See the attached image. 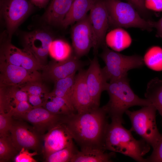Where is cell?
<instances>
[{
	"label": "cell",
	"mask_w": 162,
	"mask_h": 162,
	"mask_svg": "<svg viewBox=\"0 0 162 162\" xmlns=\"http://www.w3.org/2000/svg\"><path fill=\"white\" fill-rule=\"evenodd\" d=\"M28 95V101L33 108L43 107L44 97L42 98V97H44L45 95L44 96Z\"/></svg>",
	"instance_id": "obj_37"
},
{
	"label": "cell",
	"mask_w": 162,
	"mask_h": 162,
	"mask_svg": "<svg viewBox=\"0 0 162 162\" xmlns=\"http://www.w3.org/2000/svg\"><path fill=\"white\" fill-rule=\"evenodd\" d=\"M70 51L69 45L64 41L59 39L53 40L50 44L49 53L56 60L61 61L70 56Z\"/></svg>",
	"instance_id": "obj_26"
},
{
	"label": "cell",
	"mask_w": 162,
	"mask_h": 162,
	"mask_svg": "<svg viewBox=\"0 0 162 162\" xmlns=\"http://www.w3.org/2000/svg\"><path fill=\"white\" fill-rule=\"evenodd\" d=\"M111 120L104 136V149L120 153L138 162H146L143 157L149 151L150 145L143 139H135L132 131L126 129L122 122L114 118Z\"/></svg>",
	"instance_id": "obj_2"
},
{
	"label": "cell",
	"mask_w": 162,
	"mask_h": 162,
	"mask_svg": "<svg viewBox=\"0 0 162 162\" xmlns=\"http://www.w3.org/2000/svg\"><path fill=\"white\" fill-rule=\"evenodd\" d=\"M100 57L105 64L102 68L107 81L116 80L128 75L131 69L142 67L144 65L143 57L136 55L126 56L103 46Z\"/></svg>",
	"instance_id": "obj_5"
},
{
	"label": "cell",
	"mask_w": 162,
	"mask_h": 162,
	"mask_svg": "<svg viewBox=\"0 0 162 162\" xmlns=\"http://www.w3.org/2000/svg\"><path fill=\"white\" fill-rule=\"evenodd\" d=\"M34 5L40 8H45L50 0H29Z\"/></svg>",
	"instance_id": "obj_38"
},
{
	"label": "cell",
	"mask_w": 162,
	"mask_h": 162,
	"mask_svg": "<svg viewBox=\"0 0 162 162\" xmlns=\"http://www.w3.org/2000/svg\"><path fill=\"white\" fill-rule=\"evenodd\" d=\"M157 110L152 104L139 110L125 112L131 124L130 130L141 137L154 148L160 137L156 122Z\"/></svg>",
	"instance_id": "obj_6"
},
{
	"label": "cell",
	"mask_w": 162,
	"mask_h": 162,
	"mask_svg": "<svg viewBox=\"0 0 162 162\" xmlns=\"http://www.w3.org/2000/svg\"><path fill=\"white\" fill-rule=\"evenodd\" d=\"M143 59L144 64L154 71H162V48L158 46L151 47L146 51Z\"/></svg>",
	"instance_id": "obj_25"
},
{
	"label": "cell",
	"mask_w": 162,
	"mask_h": 162,
	"mask_svg": "<svg viewBox=\"0 0 162 162\" xmlns=\"http://www.w3.org/2000/svg\"><path fill=\"white\" fill-rule=\"evenodd\" d=\"M73 138L62 122L48 131L44 135L42 153L44 158L50 154L74 143Z\"/></svg>",
	"instance_id": "obj_17"
},
{
	"label": "cell",
	"mask_w": 162,
	"mask_h": 162,
	"mask_svg": "<svg viewBox=\"0 0 162 162\" xmlns=\"http://www.w3.org/2000/svg\"><path fill=\"white\" fill-rule=\"evenodd\" d=\"M28 101L19 102L15 107L12 108L13 117L16 118L19 117L27 113L33 108Z\"/></svg>",
	"instance_id": "obj_31"
},
{
	"label": "cell",
	"mask_w": 162,
	"mask_h": 162,
	"mask_svg": "<svg viewBox=\"0 0 162 162\" xmlns=\"http://www.w3.org/2000/svg\"><path fill=\"white\" fill-rule=\"evenodd\" d=\"M77 149L74 143L70 146L55 152L44 158L47 162H70Z\"/></svg>",
	"instance_id": "obj_28"
},
{
	"label": "cell",
	"mask_w": 162,
	"mask_h": 162,
	"mask_svg": "<svg viewBox=\"0 0 162 162\" xmlns=\"http://www.w3.org/2000/svg\"><path fill=\"white\" fill-rule=\"evenodd\" d=\"M28 150L22 148L15 157L14 161L16 162H36L37 160L33 157L38 154L36 152L34 151L30 153Z\"/></svg>",
	"instance_id": "obj_34"
},
{
	"label": "cell",
	"mask_w": 162,
	"mask_h": 162,
	"mask_svg": "<svg viewBox=\"0 0 162 162\" xmlns=\"http://www.w3.org/2000/svg\"><path fill=\"white\" fill-rule=\"evenodd\" d=\"M75 74L76 73L73 74L56 81L53 90L50 92L52 95L63 98L74 108L71 99Z\"/></svg>",
	"instance_id": "obj_23"
},
{
	"label": "cell",
	"mask_w": 162,
	"mask_h": 162,
	"mask_svg": "<svg viewBox=\"0 0 162 162\" xmlns=\"http://www.w3.org/2000/svg\"><path fill=\"white\" fill-rule=\"evenodd\" d=\"M0 58L10 64L32 71L42 70L44 65L25 47L19 48L11 43L6 35L2 40Z\"/></svg>",
	"instance_id": "obj_9"
},
{
	"label": "cell",
	"mask_w": 162,
	"mask_h": 162,
	"mask_svg": "<svg viewBox=\"0 0 162 162\" xmlns=\"http://www.w3.org/2000/svg\"><path fill=\"white\" fill-rule=\"evenodd\" d=\"M74 0H51L43 19L51 25H61Z\"/></svg>",
	"instance_id": "obj_20"
},
{
	"label": "cell",
	"mask_w": 162,
	"mask_h": 162,
	"mask_svg": "<svg viewBox=\"0 0 162 162\" xmlns=\"http://www.w3.org/2000/svg\"><path fill=\"white\" fill-rule=\"evenodd\" d=\"M145 96L162 116V80L156 77L150 80L147 84Z\"/></svg>",
	"instance_id": "obj_24"
},
{
	"label": "cell",
	"mask_w": 162,
	"mask_h": 162,
	"mask_svg": "<svg viewBox=\"0 0 162 162\" xmlns=\"http://www.w3.org/2000/svg\"><path fill=\"white\" fill-rule=\"evenodd\" d=\"M41 81H37L29 82L20 88L22 91L26 92L28 95L44 96L49 92Z\"/></svg>",
	"instance_id": "obj_29"
},
{
	"label": "cell",
	"mask_w": 162,
	"mask_h": 162,
	"mask_svg": "<svg viewBox=\"0 0 162 162\" xmlns=\"http://www.w3.org/2000/svg\"><path fill=\"white\" fill-rule=\"evenodd\" d=\"M128 75L108 82L106 89L109 95L108 103L103 106L109 117L124 123V113L134 106H144L152 104L147 99L139 97L134 92Z\"/></svg>",
	"instance_id": "obj_3"
},
{
	"label": "cell",
	"mask_w": 162,
	"mask_h": 162,
	"mask_svg": "<svg viewBox=\"0 0 162 162\" xmlns=\"http://www.w3.org/2000/svg\"><path fill=\"white\" fill-rule=\"evenodd\" d=\"M105 42L112 50L119 52L129 47L131 44L132 39L126 31L121 28L118 27L106 35Z\"/></svg>",
	"instance_id": "obj_22"
},
{
	"label": "cell",
	"mask_w": 162,
	"mask_h": 162,
	"mask_svg": "<svg viewBox=\"0 0 162 162\" xmlns=\"http://www.w3.org/2000/svg\"><path fill=\"white\" fill-rule=\"evenodd\" d=\"M88 15L94 37L93 48L94 55H97L98 48L106 45L105 38L109 26L108 12L104 0H96Z\"/></svg>",
	"instance_id": "obj_11"
},
{
	"label": "cell",
	"mask_w": 162,
	"mask_h": 162,
	"mask_svg": "<svg viewBox=\"0 0 162 162\" xmlns=\"http://www.w3.org/2000/svg\"><path fill=\"white\" fill-rule=\"evenodd\" d=\"M104 148L100 147H87L80 148L77 150L70 162H110L115 157V152H105Z\"/></svg>",
	"instance_id": "obj_19"
},
{
	"label": "cell",
	"mask_w": 162,
	"mask_h": 162,
	"mask_svg": "<svg viewBox=\"0 0 162 162\" xmlns=\"http://www.w3.org/2000/svg\"><path fill=\"white\" fill-rule=\"evenodd\" d=\"M107 8L109 26L114 28H138L150 31L153 22L143 18L128 2L119 0H104Z\"/></svg>",
	"instance_id": "obj_4"
},
{
	"label": "cell",
	"mask_w": 162,
	"mask_h": 162,
	"mask_svg": "<svg viewBox=\"0 0 162 162\" xmlns=\"http://www.w3.org/2000/svg\"><path fill=\"white\" fill-rule=\"evenodd\" d=\"M71 37L75 56L79 58L93 47L94 37L88 15L76 22L72 28Z\"/></svg>",
	"instance_id": "obj_12"
},
{
	"label": "cell",
	"mask_w": 162,
	"mask_h": 162,
	"mask_svg": "<svg viewBox=\"0 0 162 162\" xmlns=\"http://www.w3.org/2000/svg\"><path fill=\"white\" fill-rule=\"evenodd\" d=\"M42 80L39 71L28 70L0 58V86H11L21 88L29 82Z\"/></svg>",
	"instance_id": "obj_10"
},
{
	"label": "cell",
	"mask_w": 162,
	"mask_h": 162,
	"mask_svg": "<svg viewBox=\"0 0 162 162\" xmlns=\"http://www.w3.org/2000/svg\"><path fill=\"white\" fill-rule=\"evenodd\" d=\"M19 152L13 145L9 135L0 138V162H6L14 159Z\"/></svg>",
	"instance_id": "obj_27"
},
{
	"label": "cell",
	"mask_w": 162,
	"mask_h": 162,
	"mask_svg": "<svg viewBox=\"0 0 162 162\" xmlns=\"http://www.w3.org/2000/svg\"><path fill=\"white\" fill-rule=\"evenodd\" d=\"M108 117L103 106L82 113L65 115L62 122L80 148L90 147L104 149Z\"/></svg>",
	"instance_id": "obj_1"
},
{
	"label": "cell",
	"mask_w": 162,
	"mask_h": 162,
	"mask_svg": "<svg viewBox=\"0 0 162 162\" xmlns=\"http://www.w3.org/2000/svg\"><path fill=\"white\" fill-rule=\"evenodd\" d=\"M33 5L28 0H0V13L6 27V34L11 40L20 23L32 10Z\"/></svg>",
	"instance_id": "obj_8"
},
{
	"label": "cell",
	"mask_w": 162,
	"mask_h": 162,
	"mask_svg": "<svg viewBox=\"0 0 162 162\" xmlns=\"http://www.w3.org/2000/svg\"><path fill=\"white\" fill-rule=\"evenodd\" d=\"M144 4L147 9L158 12L162 11V0H145Z\"/></svg>",
	"instance_id": "obj_36"
},
{
	"label": "cell",
	"mask_w": 162,
	"mask_h": 162,
	"mask_svg": "<svg viewBox=\"0 0 162 162\" xmlns=\"http://www.w3.org/2000/svg\"><path fill=\"white\" fill-rule=\"evenodd\" d=\"M146 160V162H162V134L151 154Z\"/></svg>",
	"instance_id": "obj_32"
},
{
	"label": "cell",
	"mask_w": 162,
	"mask_h": 162,
	"mask_svg": "<svg viewBox=\"0 0 162 162\" xmlns=\"http://www.w3.org/2000/svg\"><path fill=\"white\" fill-rule=\"evenodd\" d=\"M83 64L75 56H70L63 60H54L44 66L41 74L42 79L55 82L67 77L82 69Z\"/></svg>",
	"instance_id": "obj_13"
},
{
	"label": "cell",
	"mask_w": 162,
	"mask_h": 162,
	"mask_svg": "<svg viewBox=\"0 0 162 162\" xmlns=\"http://www.w3.org/2000/svg\"><path fill=\"white\" fill-rule=\"evenodd\" d=\"M43 107L52 113L65 115L62 109L57 103L45 95Z\"/></svg>",
	"instance_id": "obj_33"
},
{
	"label": "cell",
	"mask_w": 162,
	"mask_h": 162,
	"mask_svg": "<svg viewBox=\"0 0 162 162\" xmlns=\"http://www.w3.org/2000/svg\"><path fill=\"white\" fill-rule=\"evenodd\" d=\"M13 112L11 109L9 111L0 113V137L8 136L9 129L13 120Z\"/></svg>",
	"instance_id": "obj_30"
},
{
	"label": "cell",
	"mask_w": 162,
	"mask_h": 162,
	"mask_svg": "<svg viewBox=\"0 0 162 162\" xmlns=\"http://www.w3.org/2000/svg\"><path fill=\"white\" fill-rule=\"evenodd\" d=\"M65 116L52 113L40 107L33 108L16 118L29 122L40 134L44 135L46 132L62 122Z\"/></svg>",
	"instance_id": "obj_15"
},
{
	"label": "cell",
	"mask_w": 162,
	"mask_h": 162,
	"mask_svg": "<svg viewBox=\"0 0 162 162\" xmlns=\"http://www.w3.org/2000/svg\"><path fill=\"white\" fill-rule=\"evenodd\" d=\"M153 27L156 29L158 35L162 38V17L158 21L153 22Z\"/></svg>",
	"instance_id": "obj_39"
},
{
	"label": "cell",
	"mask_w": 162,
	"mask_h": 162,
	"mask_svg": "<svg viewBox=\"0 0 162 162\" xmlns=\"http://www.w3.org/2000/svg\"><path fill=\"white\" fill-rule=\"evenodd\" d=\"M85 78L88 90L95 107H99L102 92L106 91L108 83L100 67L97 55L91 61L86 70Z\"/></svg>",
	"instance_id": "obj_16"
},
{
	"label": "cell",
	"mask_w": 162,
	"mask_h": 162,
	"mask_svg": "<svg viewBox=\"0 0 162 162\" xmlns=\"http://www.w3.org/2000/svg\"><path fill=\"white\" fill-rule=\"evenodd\" d=\"M86 70L81 69L76 75L72 95V103L76 113H82L94 106L89 94L85 78Z\"/></svg>",
	"instance_id": "obj_18"
},
{
	"label": "cell",
	"mask_w": 162,
	"mask_h": 162,
	"mask_svg": "<svg viewBox=\"0 0 162 162\" xmlns=\"http://www.w3.org/2000/svg\"><path fill=\"white\" fill-rule=\"evenodd\" d=\"M138 12L143 18L147 20L149 13L145 6V0H127Z\"/></svg>",
	"instance_id": "obj_35"
},
{
	"label": "cell",
	"mask_w": 162,
	"mask_h": 162,
	"mask_svg": "<svg viewBox=\"0 0 162 162\" xmlns=\"http://www.w3.org/2000/svg\"><path fill=\"white\" fill-rule=\"evenodd\" d=\"M9 133L12 143L19 152L24 148L38 154L42 152L44 135L40 134L33 126L13 120Z\"/></svg>",
	"instance_id": "obj_7"
},
{
	"label": "cell",
	"mask_w": 162,
	"mask_h": 162,
	"mask_svg": "<svg viewBox=\"0 0 162 162\" xmlns=\"http://www.w3.org/2000/svg\"><path fill=\"white\" fill-rule=\"evenodd\" d=\"M96 0H74L61 25L66 28L83 18L90 11Z\"/></svg>",
	"instance_id": "obj_21"
},
{
	"label": "cell",
	"mask_w": 162,
	"mask_h": 162,
	"mask_svg": "<svg viewBox=\"0 0 162 162\" xmlns=\"http://www.w3.org/2000/svg\"><path fill=\"white\" fill-rule=\"evenodd\" d=\"M53 40L50 32L42 29L28 32L23 38L24 47L29 50L44 65H45L49 54V47Z\"/></svg>",
	"instance_id": "obj_14"
}]
</instances>
